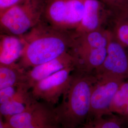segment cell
Instances as JSON below:
<instances>
[{"label":"cell","instance_id":"obj_1","mask_svg":"<svg viewBox=\"0 0 128 128\" xmlns=\"http://www.w3.org/2000/svg\"><path fill=\"white\" fill-rule=\"evenodd\" d=\"M20 37L23 49L18 63L26 70L68 52L73 42L72 32L53 27L43 20Z\"/></svg>","mask_w":128,"mask_h":128},{"label":"cell","instance_id":"obj_2","mask_svg":"<svg viewBox=\"0 0 128 128\" xmlns=\"http://www.w3.org/2000/svg\"><path fill=\"white\" fill-rule=\"evenodd\" d=\"M97 78L94 73L74 70L63 100L55 107L61 128H78L89 119L92 92Z\"/></svg>","mask_w":128,"mask_h":128},{"label":"cell","instance_id":"obj_3","mask_svg":"<svg viewBox=\"0 0 128 128\" xmlns=\"http://www.w3.org/2000/svg\"><path fill=\"white\" fill-rule=\"evenodd\" d=\"M45 0H23L0 14L1 33L20 37L42 20Z\"/></svg>","mask_w":128,"mask_h":128},{"label":"cell","instance_id":"obj_4","mask_svg":"<svg viewBox=\"0 0 128 128\" xmlns=\"http://www.w3.org/2000/svg\"><path fill=\"white\" fill-rule=\"evenodd\" d=\"M86 0H45L42 20L58 29L73 32L82 20Z\"/></svg>","mask_w":128,"mask_h":128},{"label":"cell","instance_id":"obj_5","mask_svg":"<svg viewBox=\"0 0 128 128\" xmlns=\"http://www.w3.org/2000/svg\"><path fill=\"white\" fill-rule=\"evenodd\" d=\"M74 66L63 69L36 84L30 91L36 100L55 106L68 90Z\"/></svg>","mask_w":128,"mask_h":128},{"label":"cell","instance_id":"obj_6","mask_svg":"<svg viewBox=\"0 0 128 128\" xmlns=\"http://www.w3.org/2000/svg\"><path fill=\"white\" fill-rule=\"evenodd\" d=\"M97 78L92 92L91 110L89 119L112 114L110 109L112 101L124 80L111 76L97 77Z\"/></svg>","mask_w":128,"mask_h":128},{"label":"cell","instance_id":"obj_7","mask_svg":"<svg viewBox=\"0 0 128 128\" xmlns=\"http://www.w3.org/2000/svg\"><path fill=\"white\" fill-rule=\"evenodd\" d=\"M109 32V38L106 58L103 63L94 73L96 77L111 76L127 79H128V48L120 43Z\"/></svg>","mask_w":128,"mask_h":128},{"label":"cell","instance_id":"obj_8","mask_svg":"<svg viewBox=\"0 0 128 128\" xmlns=\"http://www.w3.org/2000/svg\"><path fill=\"white\" fill-rule=\"evenodd\" d=\"M70 66L75 68V61L73 56L68 52L54 60L27 70L24 84L30 90L39 81Z\"/></svg>","mask_w":128,"mask_h":128},{"label":"cell","instance_id":"obj_9","mask_svg":"<svg viewBox=\"0 0 128 128\" xmlns=\"http://www.w3.org/2000/svg\"><path fill=\"white\" fill-rule=\"evenodd\" d=\"M110 14L100 0H86L82 20L78 27L72 32L79 34L106 28Z\"/></svg>","mask_w":128,"mask_h":128},{"label":"cell","instance_id":"obj_10","mask_svg":"<svg viewBox=\"0 0 128 128\" xmlns=\"http://www.w3.org/2000/svg\"><path fill=\"white\" fill-rule=\"evenodd\" d=\"M68 52L74 59L75 70L94 73L105 60L107 48L96 49L70 48Z\"/></svg>","mask_w":128,"mask_h":128},{"label":"cell","instance_id":"obj_11","mask_svg":"<svg viewBox=\"0 0 128 128\" xmlns=\"http://www.w3.org/2000/svg\"><path fill=\"white\" fill-rule=\"evenodd\" d=\"M30 90L24 84L17 86L13 98L0 104V115L5 118L20 114L38 101L34 98Z\"/></svg>","mask_w":128,"mask_h":128},{"label":"cell","instance_id":"obj_12","mask_svg":"<svg viewBox=\"0 0 128 128\" xmlns=\"http://www.w3.org/2000/svg\"><path fill=\"white\" fill-rule=\"evenodd\" d=\"M73 34L70 48L96 49L107 48L109 32L107 28H101L89 32Z\"/></svg>","mask_w":128,"mask_h":128},{"label":"cell","instance_id":"obj_13","mask_svg":"<svg viewBox=\"0 0 128 128\" xmlns=\"http://www.w3.org/2000/svg\"><path fill=\"white\" fill-rule=\"evenodd\" d=\"M23 43L20 37L1 33L0 36V64L17 62L22 53Z\"/></svg>","mask_w":128,"mask_h":128},{"label":"cell","instance_id":"obj_14","mask_svg":"<svg viewBox=\"0 0 128 128\" xmlns=\"http://www.w3.org/2000/svg\"><path fill=\"white\" fill-rule=\"evenodd\" d=\"M26 71L18 62L10 64H0V90L24 84Z\"/></svg>","mask_w":128,"mask_h":128},{"label":"cell","instance_id":"obj_15","mask_svg":"<svg viewBox=\"0 0 128 128\" xmlns=\"http://www.w3.org/2000/svg\"><path fill=\"white\" fill-rule=\"evenodd\" d=\"M107 26L115 38L128 48V11L110 14Z\"/></svg>","mask_w":128,"mask_h":128},{"label":"cell","instance_id":"obj_16","mask_svg":"<svg viewBox=\"0 0 128 128\" xmlns=\"http://www.w3.org/2000/svg\"><path fill=\"white\" fill-rule=\"evenodd\" d=\"M20 128H61L55 106L46 102L41 112L26 125Z\"/></svg>","mask_w":128,"mask_h":128},{"label":"cell","instance_id":"obj_17","mask_svg":"<svg viewBox=\"0 0 128 128\" xmlns=\"http://www.w3.org/2000/svg\"><path fill=\"white\" fill-rule=\"evenodd\" d=\"M110 111L112 114L120 117L128 125V79L122 83L113 100Z\"/></svg>","mask_w":128,"mask_h":128},{"label":"cell","instance_id":"obj_18","mask_svg":"<svg viewBox=\"0 0 128 128\" xmlns=\"http://www.w3.org/2000/svg\"><path fill=\"white\" fill-rule=\"evenodd\" d=\"M78 128H128V125L117 115L89 119Z\"/></svg>","mask_w":128,"mask_h":128},{"label":"cell","instance_id":"obj_19","mask_svg":"<svg viewBox=\"0 0 128 128\" xmlns=\"http://www.w3.org/2000/svg\"><path fill=\"white\" fill-rule=\"evenodd\" d=\"M112 14L128 11V0H100Z\"/></svg>","mask_w":128,"mask_h":128},{"label":"cell","instance_id":"obj_20","mask_svg":"<svg viewBox=\"0 0 128 128\" xmlns=\"http://www.w3.org/2000/svg\"><path fill=\"white\" fill-rule=\"evenodd\" d=\"M17 87H9L0 90V104L10 100L14 97Z\"/></svg>","mask_w":128,"mask_h":128},{"label":"cell","instance_id":"obj_21","mask_svg":"<svg viewBox=\"0 0 128 128\" xmlns=\"http://www.w3.org/2000/svg\"><path fill=\"white\" fill-rule=\"evenodd\" d=\"M23 0H0V14L17 4Z\"/></svg>","mask_w":128,"mask_h":128},{"label":"cell","instance_id":"obj_22","mask_svg":"<svg viewBox=\"0 0 128 128\" xmlns=\"http://www.w3.org/2000/svg\"><path fill=\"white\" fill-rule=\"evenodd\" d=\"M0 128H6L4 118L0 115Z\"/></svg>","mask_w":128,"mask_h":128}]
</instances>
